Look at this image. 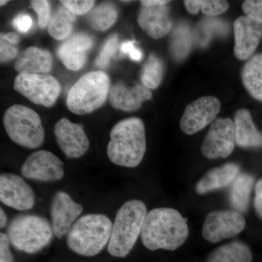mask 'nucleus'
<instances>
[{"instance_id": "f257e3e1", "label": "nucleus", "mask_w": 262, "mask_h": 262, "mask_svg": "<svg viewBox=\"0 0 262 262\" xmlns=\"http://www.w3.org/2000/svg\"><path fill=\"white\" fill-rule=\"evenodd\" d=\"M187 221L177 210L158 208L147 213L141 229L142 244L150 251H175L187 241Z\"/></svg>"}, {"instance_id": "f03ea898", "label": "nucleus", "mask_w": 262, "mask_h": 262, "mask_svg": "<svg viewBox=\"0 0 262 262\" xmlns=\"http://www.w3.org/2000/svg\"><path fill=\"white\" fill-rule=\"evenodd\" d=\"M146 150L145 127L140 118L125 119L114 125L106 150L112 163L135 168L142 161Z\"/></svg>"}, {"instance_id": "7ed1b4c3", "label": "nucleus", "mask_w": 262, "mask_h": 262, "mask_svg": "<svg viewBox=\"0 0 262 262\" xmlns=\"http://www.w3.org/2000/svg\"><path fill=\"white\" fill-rule=\"evenodd\" d=\"M144 202L133 200L125 202L117 212L108 244V252L115 257L127 256L141 236L147 214Z\"/></svg>"}, {"instance_id": "20e7f679", "label": "nucleus", "mask_w": 262, "mask_h": 262, "mask_svg": "<svg viewBox=\"0 0 262 262\" xmlns=\"http://www.w3.org/2000/svg\"><path fill=\"white\" fill-rule=\"evenodd\" d=\"M113 225L111 220L105 215H82L67 234V246L81 256H96L110 242Z\"/></svg>"}, {"instance_id": "39448f33", "label": "nucleus", "mask_w": 262, "mask_h": 262, "mask_svg": "<svg viewBox=\"0 0 262 262\" xmlns=\"http://www.w3.org/2000/svg\"><path fill=\"white\" fill-rule=\"evenodd\" d=\"M53 234L52 225L46 219L37 215L24 214L10 222L7 235L15 249L32 254L48 246Z\"/></svg>"}, {"instance_id": "423d86ee", "label": "nucleus", "mask_w": 262, "mask_h": 262, "mask_svg": "<svg viewBox=\"0 0 262 262\" xmlns=\"http://www.w3.org/2000/svg\"><path fill=\"white\" fill-rule=\"evenodd\" d=\"M110 86V78L104 72L95 71L85 74L69 91L67 107L79 115L96 111L106 102Z\"/></svg>"}, {"instance_id": "0eeeda50", "label": "nucleus", "mask_w": 262, "mask_h": 262, "mask_svg": "<svg viewBox=\"0 0 262 262\" xmlns=\"http://www.w3.org/2000/svg\"><path fill=\"white\" fill-rule=\"evenodd\" d=\"M3 124L10 139L27 149H37L45 140L40 117L32 108L15 104L5 111Z\"/></svg>"}, {"instance_id": "6e6552de", "label": "nucleus", "mask_w": 262, "mask_h": 262, "mask_svg": "<svg viewBox=\"0 0 262 262\" xmlns=\"http://www.w3.org/2000/svg\"><path fill=\"white\" fill-rule=\"evenodd\" d=\"M15 91L35 104L51 107L61 94V87L53 76L22 72L15 78Z\"/></svg>"}, {"instance_id": "1a4fd4ad", "label": "nucleus", "mask_w": 262, "mask_h": 262, "mask_svg": "<svg viewBox=\"0 0 262 262\" xmlns=\"http://www.w3.org/2000/svg\"><path fill=\"white\" fill-rule=\"evenodd\" d=\"M236 144L234 121L217 118L212 122L201 146V152L208 160L226 158L232 154Z\"/></svg>"}, {"instance_id": "9d476101", "label": "nucleus", "mask_w": 262, "mask_h": 262, "mask_svg": "<svg viewBox=\"0 0 262 262\" xmlns=\"http://www.w3.org/2000/svg\"><path fill=\"white\" fill-rule=\"evenodd\" d=\"M244 215L234 210L215 211L207 215L202 229L203 238L211 244L234 237L244 230Z\"/></svg>"}, {"instance_id": "9b49d317", "label": "nucleus", "mask_w": 262, "mask_h": 262, "mask_svg": "<svg viewBox=\"0 0 262 262\" xmlns=\"http://www.w3.org/2000/svg\"><path fill=\"white\" fill-rule=\"evenodd\" d=\"M25 178L42 182H57L64 175L63 164L54 154L46 150L32 153L20 168Z\"/></svg>"}, {"instance_id": "f8f14e48", "label": "nucleus", "mask_w": 262, "mask_h": 262, "mask_svg": "<svg viewBox=\"0 0 262 262\" xmlns=\"http://www.w3.org/2000/svg\"><path fill=\"white\" fill-rule=\"evenodd\" d=\"M221 103L214 96H204L189 103L180 121L183 132L192 135L213 122L220 113Z\"/></svg>"}, {"instance_id": "ddd939ff", "label": "nucleus", "mask_w": 262, "mask_h": 262, "mask_svg": "<svg viewBox=\"0 0 262 262\" xmlns=\"http://www.w3.org/2000/svg\"><path fill=\"white\" fill-rule=\"evenodd\" d=\"M0 201L13 209L28 211L34 206L35 195L32 187L21 177L3 173L0 177Z\"/></svg>"}, {"instance_id": "4468645a", "label": "nucleus", "mask_w": 262, "mask_h": 262, "mask_svg": "<svg viewBox=\"0 0 262 262\" xmlns=\"http://www.w3.org/2000/svg\"><path fill=\"white\" fill-rule=\"evenodd\" d=\"M83 211V206L76 203L67 193L58 192L51 206V225L57 238L69 233L72 226Z\"/></svg>"}, {"instance_id": "2eb2a0df", "label": "nucleus", "mask_w": 262, "mask_h": 262, "mask_svg": "<svg viewBox=\"0 0 262 262\" xmlns=\"http://www.w3.org/2000/svg\"><path fill=\"white\" fill-rule=\"evenodd\" d=\"M54 135L60 149L68 158H79L89 149V138L82 125L62 118L54 127Z\"/></svg>"}, {"instance_id": "dca6fc26", "label": "nucleus", "mask_w": 262, "mask_h": 262, "mask_svg": "<svg viewBox=\"0 0 262 262\" xmlns=\"http://www.w3.org/2000/svg\"><path fill=\"white\" fill-rule=\"evenodd\" d=\"M234 56L239 60L250 58L261 42L262 24L247 15L239 17L234 23Z\"/></svg>"}, {"instance_id": "f3484780", "label": "nucleus", "mask_w": 262, "mask_h": 262, "mask_svg": "<svg viewBox=\"0 0 262 262\" xmlns=\"http://www.w3.org/2000/svg\"><path fill=\"white\" fill-rule=\"evenodd\" d=\"M93 46L94 39L91 36L84 33H77L59 46L57 55L67 69L79 71L84 67L88 52Z\"/></svg>"}, {"instance_id": "a211bd4d", "label": "nucleus", "mask_w": 262, "mask_h": 262, "mask_svg": "<svg viewBox=\"0 0 262 262\" xmlns=\"http://www.w3.org/2000/svg\"><path fill=\"white\" fill-rule=\"evenodd\" d=\"M139 27L154 39L165 37L172 29V22L166 5L142 7L138 16Z\"/></svg>"}, {"instance_id": "6ab92c4d", "label": "nucleus", "mask_w": 262, "mask_h": 262, "mask_svg": "<svg viewBox=\"0 0 262 262\" xmlns=\"http://www.w3.org/2000/svg\"><path fill=\"white\" fill-rule=\"evenodd\" d=\"M152 97L151 91L144 84H136L128 89L125 84L118 82L112 88L110 101L112 106L116 110L125 112H134L139 110L144 101Z\"/></svg>"}, {"instance_id": "aec40b11", "label": "nucleus", "mask_w": 262, "mask_h": 262, "mask_svg": "<svg viewBox=\"0 0 262 262\" xmlns=\"http://www.w3.org/2000/svg\"><path fill=\"white\" fill-rule=\"evenodd\" d=\"M239 167L235 163H227L207 172L195 185L198 194H206L228 187L238 177Z\"/></svg>"}, {"instance_id": "412c9836", "label": "nucleus", "mask_w": 262, "mask_h": 262, "mask_svg": "<svg viewBox=\"0 0 262 262\" xmlns=\"http://www.w3.org/2000/svg\"><path fill=\"white\" fill-rule=\"evenodd\" d=\"M14 67L19 73L47 75L53 67V57L49 51L36 47L28 48L20 53Z\"/></svg>"}, {"instance_id": "4be33fe9", "label": "nucleus", "mask_w": 262, "mask_h": 262, "mask_svg": "<svg viewBox=\"0 0 262 262\" xmlns=\"http://www.w3.org/2000/svg\"><path fill=\"white\" fill-rule=\"evenodd\" d=\"M236 144L243 148H258L262 146V134L253 123L251 113L246 108H241L234 115Z\"/></svg>"}, {"instance_id": "5701e85b", "label": "nucleus", "mask_w": 262, "mask_h": 262, "mask_svg": "<svg viewBox=\"0 0 262 262\" xmlns=\"http://www.w3.org/2000/svg\"><path fill=\"white\" fill-rule=\"evenodd\" d=\"M251 260L252 253L247 245L233 241L213 250L206 262H251Z\"/></svg>"}, {"instance_id": "b1692460", "label": "nucleus", "mask_w": 262, "mask_h": 262, "mask_svg": "<svg viewBox=\"0 0 262 262\" xmlns=\"http://www.w3.org/2000/svg\"><path fill=\"white\" fill-rule=\"evenodd\" d=\"M242 80L252 97L262 101V53L251 56L242 70Z\"/></svg>"}, {"instance_id": "393cba45", "label": "nucleus", "mask_w": 262, "mask_h": 262, "mask_svg": "<svg viewBox=\"0 0 262 262\" xmlns=\"http://www.w3.org/2000/svg\"><path fill=\"white\" fill-rule=\"evenodd\" d=\"M253 178L247 173H239L231 186L229 202L234 211L245 212L247 210Z\"/></svg>"}, {"instance_id": "a878e982", "label": "nucleus", "mask_w": 262, "mask_h": 262, "mask_svg": "<svg viewBox=\"0 0 262 262\" xmlns=\"http://www.w3.org/2000/svg\"><path fill=\"white\" fill-rule=\"evenodd\" d=\"M76 15L72 14L65 7L59 8L52 15L48 26V33L56 40L70 37L73 29Z\"/></svg>"}, {"instance_id": "bb28decb", "label": "nucleus", "mask_w": 262, "mask_h": 262, "mask_svg": "<svg viewBox=\"0 0 262 262\" xmlns=\"http://www.w3.org/2000/svg\"><path fill=\"white\" fill-rule=\"evenodd\" d=\"M117 10L111 3L98 5L88 14L87 20L91 28L98 32H105L111 28L117 19Z\"/></svg>"}, {"instance_id": "cd10ccee", "label": "nucleus", "mask_w": 262, "mask_h": 262, "mask_svg": "<svg viewBox=\"0 0 262 262\" xmlns=\"http://www.w3.org/2000/svg\"><path fill=\"white\" fill-rule=\"evenodd\" d=\"M163 75V65L159 58L150 55L143 66L141 74L142 84L149 89H155L160 85Z\"/></svg>"}, {"instance_id": "c85d7f7f", "label": "nucleus", "mask_w": 262, "mask_h": 262, "mask_svg": "<svg viewBox=\"0 0 262 262\" xmlns=\"http://www.w3.org/2000/svg\"><path fill=\"white\" fill-rule=\"evenodd\" d=\"M184 3L186 9L192 15L198 14L201 10L204 15L215 16L225 13L229 8L228 2L221 0H186Z\"/></svg>"}, {"instance_id": "c756f323", "label": "nucleus", "mask_w": 262, "mask_h": 262, "mask_svg": "<svg viewBox=\"0 0 262 262\" xmlns=\"http://www.w3.org/2000/svg\"><path fill=\"white\" fill-rule=\"evenodd\" d=\"M118 48V37L114 34L103 45L102 49L96 58L95 64L98 68L105 69L110 64V60L115 56Z\"/></svg>"}, {"instance_id": "7c9ffc66", "label": "nucleus", "mask_w": 262, "mask_h": 262, "mask_svg": "<svg viewBox=\"0 0 262 262\" xmlns=\"http://www.w3.org/2000/svg\"><path fill=\"white\" fill-rule=\"evenodd\" d=\"M31 5L37 14L39 27L41 29L47 27L52 16L49 3L46 0H34L31 2Z\"/></svg>"}, {"instance_id": "2f4dec72", "label": "nucleus", "mask_w": 262, "mask_h": 262, "mask_svg": "<svg viewBox=\"0 0 262 262\" xmlns=\"http://www.w3.org/2000/svg\"><path fill=\"white\" fill-rule=\"evenodd\" d=\"M61 3L69 11L75 15L89 14L94 8L95 1L91 0H62Z\"/></svg>"}, {"instance_id": "473e14b6", "label": "nucleus", "mask_w": 262, "mask_h": 262, "mask_svg": "<svg viewBox=\"0 0 262 262\" xmlns=\"http://www.w3.org/2000/svg\"><path fill=\"white\" fill-rule=\"evenodd\" d=\"M242 9L246 15L262 24V0H246Z\"/></svg>"}, {"instance_id": "72a5a7b5", "label": "nucleus", "mask_w": 262, "mask_h": 262, "mask_svg": "<svg viewBox=\"0 0 262 262\" xmlns=\"http://www.w3.org/2000/svg\"><path fill=\"white\" fill-rule=\"evenodd\" d=\"M120 56L128 55L130 59L134 61H140L143 58V53L139 48H136L133 41L124 42L120 46Z\"/></svg>"}, {"instance_id": "f704fd0d", "label": "nucleus", "mask_w": 262, "mask_h": 262, "mask_svg": "<svg viewBox=\"0 0 262 262\" xmlns=\"http://www.w3.org/2000/svg\"><path fill=\"white\" fill-rule=\"evenodd\" d=\"M18 49L12 46L10 43L6 42L1 39L0 42V60L1 63H6V62L11 61L14 59L15 57L18 56Z\"/></svg>"}, {"instance_id": "c9c22d12", "label": "nucleus", "mask_w": 262, "mask_h": 262, "mask_svg": "<svg viewBox=\"0 0 262 262\" xmlns=\"http://www.w3.org/2000/svg\"><path fill=\"white\" fill-rule=\"evenodd\" d=\"M10 242L7 234H0V262H13L10 248Z\"/></svg>"}, {"instance_id": "e433bc0d", "label": "nucleus", "mask_w": 262, "mask_h": 262, "mask_svg": "<svg viewBox=\"0 0 262 262\" xmlns=\"http://www.w3.org/2000/svg\"><path fill=\"white\" fill-rule=\"evenodd\" d=\"M33 20L29 15L19 14L13 20V25L18 32L21 33L28 32L29 29L32 27Z\"/></svg>"}, {"instance_id": "4c0bfd02", "label": "nucleus", "mask_w": 262, "mask_h": 262, "mask_svg": "<svg viewBox=\"0 0 262 262\" xmlns=\"http://www.w3.org/2000/svg\"><path fill=\"white\" fill-rule=\"evenodd\" d=\"M254 208L258 216L262 219V179L255 186Z\"/></svg>"}, {"instance_id": "58836bf2", "label": "nucleus", "mask_w": 262, "mask_h": 262, "mask_svg": "<svg viewBox=\"0 0 262 262\" xmlns=\"http://www.w3.org/2000/svg\"><path fill=\"white\" fill-rule=\"evenodd\" d=\"M1 39L10 43L12 46L18 44L20 40V36L16 32H9L8 34H1Z\"/></svg>"}, {"instance_id": "ea45409f", "label": "nucleus", "mask_w": 262, "mask_h": 262, "mask_svg": "<svg viewBox=\"0 0 262 262\" xmlns=\"http://www.w3.org/2000/svg\"><path fill=\"white\" fill-rule=\"evenodd\" d=\"M169 3L170 1H165V0H143V1H141L142 7H145V8L157 6V5H166Z\"/></svg>"}, {"instance_id": "a19ab883", "label": "nucleus", "mask_w": 262, "mask_h": 262, "mask_svg": "<svg viewBox=\"0 0 262 262\" xmlns=\"http://www.w3.org/2000/svg\"><path fill=\"white\" fill-rule=\"evenodd\" d=\"M0 216H1V218H0V222H1V224H0V227H1V228H3V227H5V226H6L8 220H7L6 214H5V211H3V208L0 209Z\"/></svg>"}, {"instance_id": "79ce46f5", "label": "nucleus", "mask_w": 262, "mask_h": 262, "mask_svg": "<svg viewBox=\"0 0 262 262\" xmlns=\"http://www.w3.org/2000/svg\"><path fill=\"white\" fill-rule=\"evenodd\" d=\"M8 3V0H4V1H3V0H1V1H0V5H1V6H3V5H6L7 3Z\"/></svg>"}]
</instances>
